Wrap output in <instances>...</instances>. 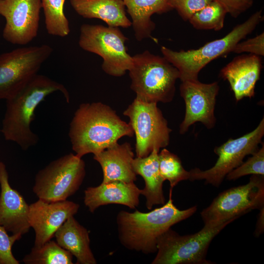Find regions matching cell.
Returning a JSON list of instances; mask_svg holds the SVG:
<instances>
[{
    "label": "cell",
    "mask_w": 264,
    "mask_h": 264,
    "mask_svg": "<svg viewBox=\"0 0 264 264\" xmlns=\"http://www.w3.org/2000/svg\"><path fill=\"white\" fill-rule=\"evenodd\" d=\"M132 21L135 39L141 41L147 38L157 40L152 33L155 27L151 16L161 14L173 9L170 0H123Z\"/></svg>",
    "instance_id": "23"
},
{
    "label": "cell",
    "mask_w": 264,
    "mask_h": 264,
    "mask_svg": "<svg viewBox=\"0 0 264 264\" xmlns=\"http://www.w3.org/2000/svg\"><path fill=\"white\" fill-rule=\"evenodd\" d=\"M264 208V176L252 175L245 184L220 193L200 213L203 227H216L233 221L254 209Z\"/></svg>",
    "instance_id": "6"
},
{
    "label": "cell",
    "mask_w": 264,
    "mask_h": 264,
    "mask_svg": "<svg viewBox=\"0 0 264 264\" xmlns=\"http://www.w3.org/2000/svg\"><path fill=\"white\" fill-rule=\"evenodd\" d=\"M66 0H41L47 33L65 37L70 33L69 22L64 13Z\"/></svg>",
    "instance_id": "25"
},
{
    "label": "cell",
    "mask_w": 264,
    "mask_h": 264,
    "mask_svg": "<svg viewBox=\"0 0 264 264\" xmlns=\"http://www.w3.org/2000/svg\"><path fill=\"white\" fill-rule=\"evenodd\" d=\"M227 13L220 3L213 0L193 15L188 21L197 29L218 31L223 28Z\"/></svg>",
    "instance_id": "26"
},
{
    "label": "cell",
    "mask_w": 264,
    "mask_h": 264,
    "mask_svg": "<svg viewBox=\"0 0 264 264\" xmlns=\"http://www.w3.org/2000/svg\"><path fill=\"white\" fill-rule=\"evenodd\" d=\"M21 238L18 235H9L5 228L0 225V264H19L12 253V248Z\"/></svg>",
    "instance_id": "29"
},
{
    "label": "cell",
    "mask_w": 264,
    "mask_h": 264,
    "mask_svg": "<svg viewBox=\"0 0 264 264\" xmlns=\"http://www.w3.org/2000/svg\"><path fill=\"white\" fill-rule=\"evenodd\" d=\"M128 38L118 27L83 24L80 27L79 45L103 60L102 68L107 74L121 77L131 68L132 56L127 52Z\"/></svg>",
    "instance_id": "7"
},
{
    "label": "cell",
    "mask_w": 264,
    "mask_h": 264,
    "mask_svg": "<svg viewBox=\"0 0 264 264\" xmlns=\"http://www.w3.org/2000/svg\"><path fill=\"white\" fill-rule=\"evenodd\" d=\"M259 56L253 54L235 58L220 70V76L229 82L236 101L255 95L256 82L262 69Z\"/></svg>",
    "instance_id": "17"
},
{
    "label": "cell",
    "mask_w": 264,
    "mask_h": 264,
    "mask_svg": "<svg viewBox=\"0 0 264 264\" xmlns=\"http://www.w3.org/2000/svg\"><path fill=\"white\" fill-rule=\"evenodd\" d=\"M213 0H170L173 9H175L184 20L187 21Z\"/></svg>",
    "instance_id": "30"
},
{
    "label": "cell",
    "mask_w": 264,
    "mask_h": 264,
    "mask_svg": "<svg viewBox=\"0 0 264 264\" xmlns=\"http://www.w3.org/2000/svg\"><path fill=\"white\" fill-rule=\"evenodd\" d=\"M41 0H0V15L5 19L3 38L14 44L25 45L38 34Z\"/></svg>",
    "instance_id": "13"
},
{
    "label": "cell",
    "mask_w": 264,
    "mask_h": 264,
    "mask_svg": "<svg viewBox=\"0 0 264 264\" xmlns=\"http://www.w3.org/2000/svg\"><path fill=\"white\" fill-rule=\"evenodd\" d=\"M68 135L72 150L82 158L103 151L122 137H132L134 132L130 124L110 106L93 102L79 105L70 123Z\"/></svg>",
    "instance_id": "1"
},
{
    "label": "cell",
    "mask_w": 264,
    "mask_h": 264,
    "mask_svg": "<svg viewBox=\"0 0 264 264\" xmlns=\"http://www.w3.org/2000/svg\"><path fill=\"white\" fill-rule=\"evenodd\" d=\"M264 208L260 210L259 219L257 223L255 235L259 236L264 231Z\"/></svg>",
    "instance_id": "33"
},
{
    "label": "cell",
    "mask_w": 264,
    "mask_h": 264,
    "mask_svg": "<svg viewBox=\"0 0 264 264\" xmlns=\"http://www.w3.org/2000/svg\"><path fill=\"white\" fill-rule=\"evenodd\" d=\"M0 225L13 235L22 237L30 228L29 205L23 196L13 188L8 180L5 164L0 161Z\"/></svg>",
    "instance_id": "16"
},
{
    "label": "cell",
    "mask_w": 264,
    "mask_h": 264,
    "mask_svg": "<svg viewBox=\"0 0 264 264\" xmlns=\"http://www.w3.org/2000/svg\"><path fill=\"white\" fill-rule=\"evenodd\" d=\"M220 3L233 18L248 10L253 4V0H214Z\"/></svg>",
    "instance_id": "32"
},
{
    "label": "cell",
    "mask_w": 264,
    "mask_h": 264,
    "mask_svg": "<svg viewBox=\"0 0 264 264\" xmlns=\"http://www.w3.org/2000/svg\"><path fill=\"white\" fill-rule=\"evenodd\" d=\"M47 44L18 48L0 54V100L9 98L33 76L49 57Z\"/></svg>",
    "instance_id": "11"
},
{
    "label": "cell",
    "mask_w": 264,
    "mask_h": 264,
    "mask_svg": "<svg viewBox=\"0 0 264 264\" xmlns=\"http://www.w3.org/2000/svg\"><path fill=\"white\" fill-rule=\"evenodd\" d=\"M236 53L248 52L259 56H264V33L243 42H239L233 51Z\"/></svg>",
    "instance_id": "31"
},
{
    "label": "cell",
    "mask_w": 264,
    "mask_h": 264,
    "mask_svg": "<svg viewBox=\"0 0 264 264\" xmlns=\"http://www.w3.org/2000/svg\"><path fill=\"white\" fill-rule=\"evenodd\" d=\"M140 189L134 183L115 180L88 187L84 202L91 213L100 206L110 204L125 205L134 209L139 204Z\"/></svg>",
    "instance_id": "18"
},
{
    "label": "cell",
    "mask_w": 264,
    "mask_h": 264,
    "mask_svg": "<svg viewBox=\"0 0 264 264\" xmlns=\"http://www.w3.org/2000/svg\"><path fill=\"white\" fill-rule=\"evenodd\" d=\"M79 207L67 199L49 202L39 199L30 204L28 222L35 233L34 246L39 247L50 240L66 220L78 212Z\"/></svg>",
    "instance_id": "15"
},
{
    "label": "cell",
    "mask_w": 264,
    "mask_h": 264,
    "mask_svg": "<svg viewBox=\"0 0 264 264\" xmlns=\"http://www.w3.org/2000/svg\"><path fill=\"white\" fill-rule=\"evenodd\" d=\"M60 91L66 101L69 94L65 87L43 75L36 74L19 91L6 100V110L0 132L5 139L27 150L39 141L38 135L31 130L35 110L49 94Z\"/></svg>",
    "instance_id": "2"
},
{
    "label": "cell",
    "mask_w": 264,
    "mask_h": 264,
    "mask_svg": "<svg viewBox=\"0 0 264 264\" xmlns=\"http://www.w3.org/2000/svg\"><path fill=\"white\" fill-rule=\"evenodd\" d=\"M70 2L84 18L98 19L110 26L128 28L132 25L123 0H70Z\"/></svg>",
    "instance_id": "20"
},
{
    "label": "cell",
    "mask_w": 264,
    "mask_h": 264,
    "mask_svg": "<svg viewBox=\"0 0 264 264\" xmlns=\"http://www.w3.org/2000/svg\"><path fill=\"white\" fill-rule=\"evenodd\" d=\"M213 228L203 227L190 235H180L171 228L157 242V254L152 264H211L206 259L208 248L213 239L228 224Z\"/></svg>",
    "instance_id": "9"
},
{
    "label": "cell",
    "mask_w": 264,
    "mask_h": 264,
    "mask_svg": "<svg viewBox=\"0 0 264 264\" xmlns=\"http://www.w3.org/2000/svg\"><path fill=\"white\" fill-rule=\"evenodd\" d=\"M263 19L262 10L253 13L244 22L236 26L223 37L206 43L196 49L176 51L161 47L163 56L178 71L179 79H198L200 71L208 63L233 51L236 45L250 34Z\"/></svg>",
    "instance_id": "4"
},
{
    "label": "cell",
    "mask_w": 264,
    "mask_h": 264,
    "mask_svg": "<svg viewBox=\"0 0 264 264\" xmlns=\"http://www.w3.org/2000/svg\"><path fill=\"white\" fill-rule=\"evenodd\" d=\"M129 70L135 98L147 102L169 103L175 96L178 70L163 56L148 50L132 56Z\"/></svg>",
    "instance_id": "5"
},
{
    "label": "cell",
    "mask_w": 264,
    "mask_h": 264,
    "mask_svg": "<svg viewBox=\"0 0 264 264\" xmlns=\"http://www.w3.org/2000/svg\"><path fill=\"white\" fill-rule=\"evenodd\" d=\"M172 191L170 188L166 203L151 211L143 213L136 210L132 213L122 210L118 213L116 219L118 238L124 247L145 254L155 253L159 237L196 212V206L178 209L173 203Z\"/></svg>",
    "instance_id": "3"
},
{
    "label": "cell",
    "mask_w": 264,
    "mask_h": 264,
    "mask_svg": "<svg viewBox=\"0 0 264 264\" xmlns=\"http://www.w3.org/2000/svg\"><path fill=\"white\" fill-rule=\"evenodd\" d=\"M134 153L131 144L118 142L94 154L93 159L100 165L103 174L102 183L119 180L134 182L136 175L132 167Z\"/></svg>",
    "instance_id": "19"
},
{
    "label": "cell",
    "mask_w": 264,
    "mask_h": 264,
    "mask_svg": "<svg viewBox=\"0 0 264 264\" xmlns=\"http://www.w3.org/2000/svg\"><path fill=\"white\" fill-rule=\"evenodd\" d=\"M159 151L154 149L147 156L136 157L132 161V167L136 175L141 176L144 180L145 187L141 189V195L146 199V206L151 210L155 205H163L165 198L163 191V183L158 162Z\"/></svg>",
    "instance_id": "22"
},
{
    "label": "cell",
    "mask_w": 264,
    "mask_h": 264,
    "mask_svg": "<svg viewBox=\"0 0 264 264\" xmlns=\"http://www.w3.org/2000/svg\"><path fill=\"white\" fill-rule=\"evenodd\" d=\"M86 176L81 157L70 153L50 162L36 174L33 191L46 202L65 200L80 188Z\"/></svg>",
    "instance_id": "8"
},
{
    "label": "cell",
    "mask_w": 264,
    "mask_h": 264,
    "mask_svg": "<svg viewBox=\"0 0 264 264\" xmlns=\"http://www.w3.org/2000/svg\"><path fill=\"white\" fill-rule=\"evenodd\" d=\"M264 135V118L252 132L236 139H229L220 146L214 148L218 155L215 165L202 171L196 168L189 171L191 181L205 180L206 184L219 187L226 176L240 166L245 156L257 151Z\"/></svg>",
    "instance_id": "12"
},
{
    "label": "cell",
    "mask_w": 264,
    "mask_h": 264,
    "mask_svg": "<svg viewBox=\"0 0 264 264\" xmlns=\"http://www.w3.org/2000/svg\"><path fill=\"white\" fill-rule=\"evenodd\" d=\"M253 153L251 157L243 162L240 166L230 172L226 178L228 180H235L239 178L248 175L264 176V144Z\"/></svg>",
    "instance_id": "28"
},
{
    "label": "cell",
    "mask_w": 264,
    "mask_h": 264,
    "mask_svg": "<svg viewBox=\"0 0 264 264\" xmlns=\"http://www.w3.org/2000/svg\"><path fill=\"white\" fill-rule=\"evenodd\" d=\"M180 94L185 104V114L179 126V133L183 134L190 126L200 122L207 129L214 127L216 118L214 110L219 90L217 82L205 84L198 79L181 82Z\"/></svg>",
    "instance_id": "14"
},
{
    "label": "cell",
    "mask_w": 264,
    "mask_h": 264,
    "mask_svg": "<svg viewBox=\"0 0 264 264\" xmlns=\"http://www.w3.org/2000/svg\"><path fill=\"white\" fill-rule=\"evenodd\" d=\"M25 264H72V255L57 242L49 240L39 247L33 246L22 260Z\"/></svg>",
    "instance_id": "24"
},
{
    "label": "cell",
    "mask_w": 264,
    "mask_h": 264,
    "mask_svg": "<svg viewBox=\"0 0 264 264\" xmlns=\"http://www.w3.org/2000/svg\"><path fill=\"white\" fill-rule=\"evenodd\" d=\"M158 162L160 174L165 181H169L170 188L189 179L190 172L184 168L180 159L167 149L163 148L158 153Z\"/></svg>",
    "instance_id": "27"
},
{
    "label": "cell",
    "mask_w": 264,
    "mask_h": 264,
    "mask_svg": "<svg viewBox=\"0 0 264 264\" xmlns=\"http://www.w3.org/2000/svg\"><path fill=\"white\" fill-rule=\"evenodd\" d=\"M157 104L135 98L123 112L135 136L136 157L147 156L154 149L159 151L169 144L172 130Z\"/></svg>",
    "instance_id": "10"
},
{
    "label": "cell",
    "mask_w": 264,
    "mask_h": 264,
    "mask_svg": "<svg viewBox=\"0 0 264 264\" xmlns=\"http://www.w3.org/2000/svg\"><path fill=\"white\" fill-rule=\"evenodd\" d=\"M54 236L57 243L76 258V264L97 263L90 247L88 231L79 223L74 216L66 220Z\"/></svg>",
    "instance_id": "21"
},
{
    "label": "cell",
    "mask_w": 264,
    "mask_h": 264,
    "mask_svg": "<svg viewBox=\"0 0 264 264\" xmlns=\"http://www.w3.org/2000/svg\"></svg>",
    "instance_id": "34"
}]
</instances>
